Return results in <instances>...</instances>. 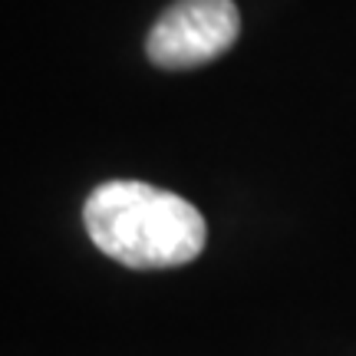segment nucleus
<instances>
[{
	"instance_id": "1",
	"label": "nucleus",
	"mask_w": 356,
	"mask_h": 356,
	"mask_svg": "<svg viewBox=\"0 0 356 356\" xmlns=\"http://www.w3.org/2000/svg\"><path fill=\"white\" fill-rule=\"evenodd\" d=\"M83 221L102 254L132 270L181 267L208 241L202 211L149 181H102L83 204Z\"/></svg>"
},
{
	"instance_id": "2",
	"label": "nucleus",
	"mask_w": 356,
	"mask_h": 356,
	"mask_svg": "<svg viewBox=\"0 0 356 356\" xmlns=\"http://www.w3.org/2000/svg\"><path fill=\"white\" fill-rule=\"evenodd\" d=\"M241 37L234 0H175L149 30L145 53L159 70H195L225 56Z\"/></svg>"
}]
</instances>
